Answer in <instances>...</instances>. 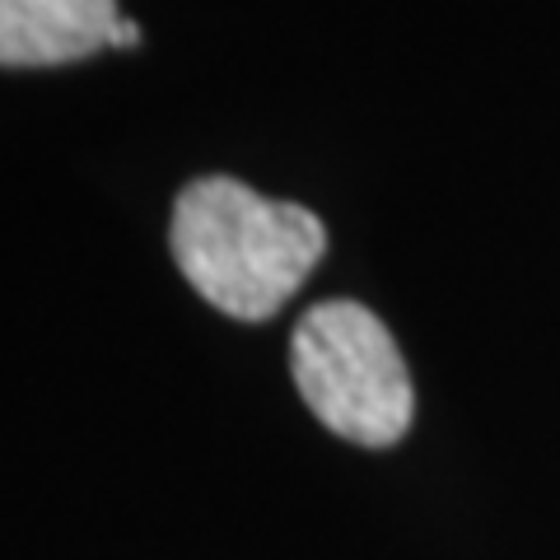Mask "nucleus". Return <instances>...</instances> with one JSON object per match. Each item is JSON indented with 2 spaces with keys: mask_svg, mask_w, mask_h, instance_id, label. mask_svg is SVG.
I'll use <instances>...</instances> for the list:
<instances>
[{
  "mask_svg": "<svg viewBox=\"0 0 560 560\" xmlns=\"http://www.w3.org/2000/svg\"><path fill=\"white\" fill-rule=\"evenodd\" d=\"M168 253L210 308L238 323H267L323 261L327 230L308 206L271 201L215 173L178 191Z\"/></svg>",
  "mask_w": 560,
  "mask_h": 560,
  "instance_id": "f257e3e1",
  "label": "nucleus"
},
{
  "mask_svg": "<svg viewBox=\"0 0 560 560\" xmlns=\"http://www.w3.org/2000/svg\"><path fill=\"white\" fill-rule=\"evenodd\" d=\"M290 374L304 407L360 448H388L411 430L416 393L407 360L364 304H313L290 337Z\"/></svg>",
  "mask_w": 560,
  "mask_h": 560,
  "instance_id": "f03ea898",
  "label": "nucleus"
},
{
  "mask_svg": "<svg viewBox=\"0 0 560 560\" xmlns=\"http://www.w3.org/2000/svg\"><path fill=\"white\" fill-rule=\"evenodd\" d=\"M117 0H0V66H70L117 38Z\"/></svg>",
  "mask_w": 560,
  "mask_h": 560,
  "instance_id": "7ed1b4c3",
  "label": "nucleus"
}]
</instances>
